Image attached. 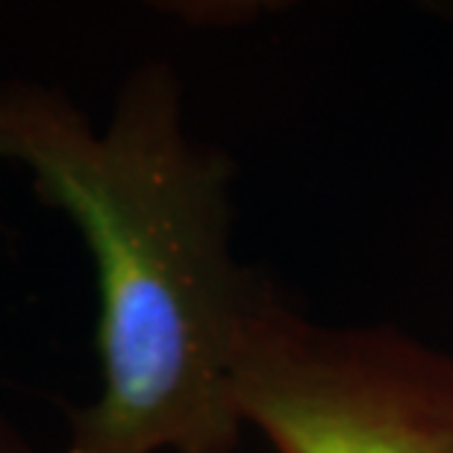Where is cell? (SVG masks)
Wrapping results in <instances>:
<instances>
[{"mask_svg": "<svg viewBox=\"0 0 453 453\" xmlns=\"http://www.w3.org/2000/svg\"><path fill=\"white\" fill-rule=\"evenodd\" d=\"M0 162L33 174L92 253L101 395L62 453H233V339L253 274L230 253V162L188 139L162 62L127 80L104 130L62 92L0 83Z\"/></svg>", "mask_w": 453, "mask_h": 453, "instance_id": "1", "label": "cell"}, {"mask_svg": "<svg viewBox=\"0 0 453 453\" xmlns=\"http://www.w3.org/2000/svg\"><path fill=\"white\" fill-rule=\"evenodd\" d=\"M230 392L277 453H453V357L388 327H324L253 277Z\"/></svg>", "mask_w": 453, "mask_h": 453, "instance_id": "2", "label": "cell"}, {"mask_svg": "<svg viewBox=\"0 0 453 453\" xmlns=\"http://www.w3.org/2000/svg\"><path fill=\"white\" fill-rule=\"evenodd\" d=\"M0 453H27V448L15 436H9V433L0 430Z\"/></svg>", "mask_w": 453, "mask_h": 453, "instance_id": "3", "label": "cell"}]
</instances>
